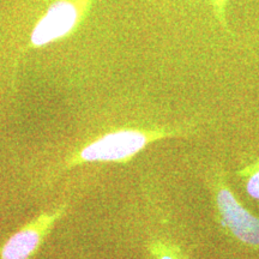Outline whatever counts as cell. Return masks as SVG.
<instances>
[{
    "label": "cell",
    "instance_id": "obj_2",
    "mask_svg": "<svg viewBox=\"0 0 259 259\" xmlns=\"http://www.w3.org/2000/svg\"><path fill=\"white\" fill-rule=\"evenodd\" d=\"M67 204L45 211L12 234L0 248V259H30L56 223L66 213Z\"/></svg>",
    "mask_w": 259,
    "mask_h": 259
},
{
    "label": "cell",
    "instance_id": "obj_4",
    "mask_svg": "<svg viewBox=\"0 0 259 259\" xmlns=\"http://www.w3.org/2000/svg\"><path fill=\"white\" fill-rule=\"evenodd\" d=\"M218 204L222 221L239 240L252 246H259V219L242 208L229 190L221 187Z\"/></svg>",
    "mask_w": 259,
    "mask_h": 259
},
{
    "label": "cell",
    "instance_id": "obj_5",
    "mask_svg": "<svg viewBox=\"0 0 259 259\" xmlns=\"http://www.w3.org/2000/svg\"><path fill=\"white\" fill-rule=\"evenodd\" d=\"M149 250L151 254L156 259H178L176 255L171 253V250L168 246L162 244L161 241H153L149 245Z\"/></svg>",
    "mask_w": 259,
    "mask_h": 259
},
{
    "label": "cell",
    "instance_id": "obj_1",
    "mask_svg": "<svg viewBox=\"0 0 259 259\" xmlns=\"http://www.w3.org/2000/svg\"><path fill=\"white\" fill-rule=\"evenodd\" d=\"M160 137L161 134L139 130L109 132L71 154L65 167H73L87 162H125Z\"/></svg>",
    "mask_w": 259,
    "mask_h": 259
},
{
    "label": "cell",
    "instance_id": "obj_3",
    "mask_svg": "<svg viewBox=\"0 0 259 259\" xmlns=\"http://www.w3.org/2000/svg\"><path fill=\"white\" fill-rule=\"evenodd\" d=\"M79 18L80 10L76 3L71 0L56 2L35 25L30 36L31 47L46 46L67 36L78 24Z\"/></svg>",
    "mask_w": 259,
    "mask_h": 259
},
{
    "label": "cell",
    "instance_id": "obj_6",
    "mask_svg": "<svg viewBox=\"0 0 259 259\" xmlns=\"http://www.w3.org/2000/svg\"><path fill=\"white\" fill-rule=\"evenodd\" d=\"M246 189H247V192L252 198L259 199V169L250 177Z\"/></svg>",
    "mask_w": 259,
    "mask_h": 259
}]
</instances>
